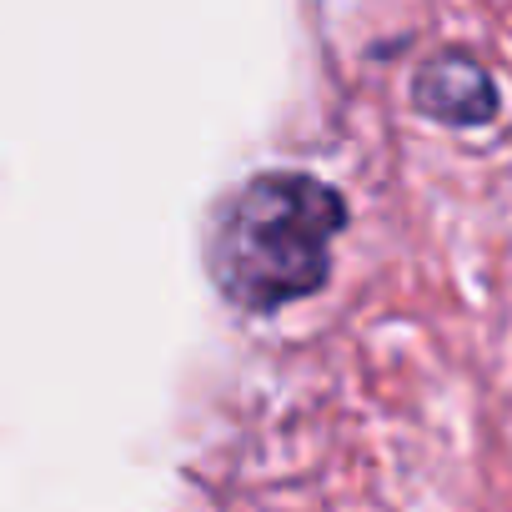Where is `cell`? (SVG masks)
I'll list each match as a JSON object with an SVG mask.
<instances>
[{
  "mask_svg": "<svg viewBox=\"0 0 512 512\" xmlns=\"http://www.w3.org/2000/svg\"><path fill=\"white\" fill-rule=\"evenodd\" d=\"M337 231V191L292 171L262 176L226 206L211 241V277L236 307H287L327 282Z\"/></svg>",
  "mask_w": 512,
  "mask_h": 512,
  "instance_id": "obj_1",
  "label": "cell"
},
{
  "mask_svg": "<svg viewBox=\"0 0 512 512\" xmlns=\"http://www.w3.org/2000/svg\"><path fill=\"white\" fill-rule=\"evenodd\" d=\"M417 106L437 121H457V126H472V121H487L497 96H492V81L482 76V66L462 61V56H442L432 61L422 76H417Z\"/></svg>",
  "mask_w": 512,
  "mask_h": 512,
  "instance_id": "obj_2",
  "label": "cell"
}]
</instances>
